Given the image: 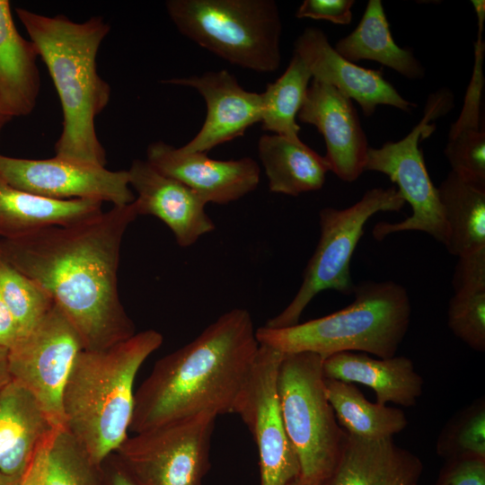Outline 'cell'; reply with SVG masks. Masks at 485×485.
Segmentation results:
<instances>
[{"instance_id":"cell-1","label":"cell","mask_w":485,"mask_h":485,"mask_svg":"<svg viewBox=\"0 0 485 485\" xmlns=\"http://www.w3.org/2000/svg\"><path fill=\"white\" fill-rule=\"evenodd\" d=\"M137 216L132 202L77 225L0 239V258L44 288L83 349L106 348L136 333L119 295L118 269L123 236Z\"/></svg>"},{"instance_id":"cell-2","label":"cell","mask_w":485,"mask_h":485,"mask_svg":"<svg viewBox=\"0 0 485 485\" xmlns=\"http://www.w3.org/2000/svg\"><path fill=\"white\" fill-rule=\"evenodd\" d=\"M251 316L234 308L163 357L135 392L129 430L140 433L203 411L233 413L259 342Z\"/></svg>"},{"instance_id":"cell-3","label":"cell","mask_w":485,"mask_h":485,"mask_svg":"<svg viewBox=\"0 0 485 485\" xmlns=\"http://www.w3.org/2000/svg\"><path fill=\"white\" fill-rule=\"evenodd\" d=\"M16 13L46 65L57 92L63 128L56 156L105 166L95 119L110 98V85L97 72L96 58L110 26L101 17L75 22L64 15L45 16L24 8Z\"/></svg>"},{"instance_id":"cell-4","label":"cell","mask_w":485,"mask_h":485,"mask_svg":"<svg viewBox=\"0 0 485 485\" xmlns=\"http://www.w3.org/2000/svg\"><path fill=\"white\" fill-rule=\"evenodd\" d=\"M163 341L160 332L146 330L77 355L63 391L65 429L94 463L101 465L128 436L136 376Z\"/></svg>"},{"instance_id":"cell-5","label":"cell","mask_w":485,"mask_h":485,"mask_svg":"<svg viewBox=\"0 0 485 485\" xmlns=\"http://www.w3.org/2000/svg\"><path fill=\"white\" fill-rule=\"evenodd\" d=\"M353 294L354 301L335 313L286 328L260 327L256 339L282 354L312 352L323 359L347 351L394 357L410 322L407 290L392 281H364Z\"/></svg>"},{"instance_id":"cell-6","label":"cell","mask_w":485,"mask_h":485,"mask_svg":"<svg viewBox=\"0 0 485 485\" xmlns=\"http://www.w3.org/2000/svg\"><path fill=\"white\" fill-rule=\"evenodd\" d=\"M178 31L225 61L260 73L281 63L282 22L273 0H170Z\"/></svg>"},{"instance_id":"cell-7","label":"cell","mask_w":485,"mask_h":485,"mask_svg":"<svg viewBox=\"0 0 485 485\" xmlns=\"http://www.w3.org/2000/svg\"><path fill=\"white\" fill-rule=\"evenodd\" d=\"M322 362L312 352L283 354L277 380L283 422L300 466L299 478L316 483L331 476L347 436L326 395Z\"/></svg>"},{"instance_id":"cell-8","label":"cell","mask_w":485,"mask_h":485,"mask_svg":"<svg viewBox=\"0 0 485 485\" xmlns=\"http://www.w3.org/2000/svg\"><path fill=\"white\" fill-rule=\"evenodd\" d=\"M405 203L394 187L374 188L347 208H322L319 213L320 239L304 269L303 282L288 305L264 326L278 329L298 323L304 310L322 291L353 294L350 261L365 225L375 214L398 212Z\"/></svg>"},{"instance_id":"cell-9","label":"cell","mask_w":485,"mask_h":485,"mask_svg":"<svg viewBox=\"0 0 485 485\" xmlns=\"http://www.w3.org/2000/svg\"><path fill=\"white\" fill-rule=\"evenodd\" d=\"M451 93L440 90L428 99L420 121L403 138L388 141L378 148H368L365 171L387 175L396 183L405 202L411 206V215L396 222H380L373 229V236L382 241L399 232H423L445 244L446 225L436 188L428 175L422 149L421 138L435 129L434 120L445 115L453 106Z\"/></svg>"},{"instance_id":"cell-10","label":"cell","mask_w":485,"mask_h":485,"mask_svg":"<svg viewBox=\"0 0 485 485\" xmlns=\"http://www.w3.org/2000/svg\"><path fill=\"white\" fill-rule=\"evenodd\" d=\"M217 417L203 411L135 433L114 453L139 485H202Z\"/></svg>"},{"instance_id":"cell-11","label":"cell","mask_w":485,"mask_h":485,"mask_svg":"<svg viewBox=\"0 0 485 485\" xmlns=\"http://www.w3.org/2000/svg\"><path fill=\"white\" fill-rule=\"evenodd\" d=\"M282 357L281 352L260 344L233 410L256 444L260 485H288L300 476L298 459L285 428L278 394Z\"/></svg>"},{"instance_id":"cell-12","label":"cell","mask_w":485,"mask_h":485,"mask_svg":"<svg viewBox=\"0 0 485 485\" xmlns=\"http://www.w3.org/2000/svg\"><path fill=\"white\" fill-rule=\"evenodd\" d=\"M82 349L75 328L54 304L40 322L8 352L11 379L36 398L57 428H65L63 391Z\"/></svg>"},{"instance_id":"cell-13","label":"cell","mask_w":485,"mask_h":485,"mask_svg":"<svg viewBox=\"0 0 485 485\" xmlns=\"http://www.w3.org/2000/svg\"><path fill=\"white\" fill-rule=\"evenodd\" d=\"M0 176L11 186L54 199H94L113 206L134 202L128 170L55 156L34 160L0 154Z\"/></svg>"},{"instance_id":"cell-14","label":"cell","mask_w":485,"mask_h":485,"mask_svg":"<svg viewBox=\"0 0 485 485\" xmlns=\"http://www.w3.org/2000/svg\"><path fill=\"white\" fill-rule=\"evenodd\" d=\"M297 119L314 126L322 135L330 171L347 182L360 177L369 146L348 97L331 85L313 79Z\"/></svg>"},{"instance_id":"cell-15","label":"cell","mask_w":485,"mask_h":485,"mask_svg":"<svg viewBox=\"0 0 485 485\" xmlns=\"http://www.w3.org/2000/svg\"><path fill=\"white\" fill-rule=\"evenodd\" d=\"M146 161L160 172L200 194L207 203L225 205L253 191L260 168L250 157L216 160L206 153H190L163 141L150 144Z\"/></svg>"},{"instance_id":"cell-16","label":"cell","mask_w":485,"mask_h":485,"mask_svg":"<svg viewBox=\"0 0 485 485\" xmlns=\"http://www.w3.org/2000/svg\"><path fill=\"white\" fill-rule=\"evenodd\" d=\"M294 53L306 65L313 79L328 84L356 101L365 116L373 115L379 105L404 112H410L416 107L384 78L383 69H368L347 60L318 28L304 29L294 43Z\"/></svg>"},{"instance_id":"cell-17","label":"cell","mask_w":485,"mask_h":485,"mask_svg":"<svg viewBox=\"0 0 485 485\" xmlns=\"http://www.w3.org/2000/svg\"><path fill=\"white\" fill-rule=\"evenodd\" d=\"M164 83L194 88L206 102L204 123L197 135L181 146L185 152L206 153L242 137L247 128L261 121V93L245 90L226 70L173 78Z\"/></svg>"},{"instance_id":"cell-18","label":"cell","mask_w":485,"mask_h":485,"mask_svg":"<svg viewBox=\"0 0 485 485\" xmlns=\"http://www.w3.org/2000/svg\"><path fill=\"white\" fill-rule=\"evenodd\" d=\"M129 186L137 192V215L153 216L172 232L179 246L186 248L215 230L206 212L207 200L180 181L167 176L146 160H134L128 170Z\"/></svg>"},{"instance_id":"cell-19","label":"cell","mask_w":485,"mask_h":485,"mask_svg":"<svg viewBox=\"0 0 485 485\" xmlns=\"http://www.w3.org/2000/svg\"><path fill=\"white\" fill-rule=\"evenodd\" d=\"M423 470L420 458L392 437L372 440L347 433L326 485H416Z\"/></svg>"},{"instance_id":"cell-20","label":"cell","mask_w":485,"mask_h":485,"mask_svg":"<svg viewBox=\"0 0 485 485\" xmlns=\"http://www.w3.org/2000/svg\"><path fill=\"white\" fill-rule=\"evenodd\" d=\"M59 429L36 398L11 379L0 390V471L22 476L38 448Z\"/></svg>"},{"instance_id":"cell-21","label":"cell","mask_w":485,"mask_h":485,"mask_svg":"<svg viewBox=\"0 0 485 485\" xmlns=\"http://www.w3.org/2000/svg\"><path fill=\"white\" fill-rule=\"evenodd\" d=\"M326 378L361 384L372 389L376 402L412 407L423 392L424 380L406 357L373 358L364 353L340 352L323 359Z\"/></svg>"},{"instance_id":"cell-22","label":"cell","mask_w":485,"mask_h":485,"mask_svg":"<svg viewBox=\"0 0 485 485\" xmlns=\"http://www.w3.org/2000/svg\"><path fill=\"white\" fill-rule=\"evenodd\" d=\"M102 212L94 199H54L11 186L0 176V236L17 239L48 226L88 221Z\"/></svg>"},{"instance_id":"cell-23","label":"cell","mask_w":485,"mask_h":485,"mask_svg":"<svg viewBox=\"0 0 485 485\" xmlns=\"http://www.w3.org/2000/svg\"><path fill=\"white\" fill-rule=\"evenodd\" d=\"M38 57L35 45L17 31L9 1L0 0V105L11 119L35 108L40 86Z\"/></svg>"},{"instance_id":"cell-24","label":"cell","mask_w":485,"mask_h":485,"mask_svg":"<svg viewBox=\"0 0 485 485\" xmlns=\"http://www.w3.org/2000/svg\"><path fill=\"white\" fill-rule=\"evenodd\" d=\"M258 154L273 193L297 197L319 190L330 171L325 157L300 138L264 134L258 142Z\"/></svg>"},{"instance_id":"cell-25","label":"cell","mask_w":485,"mask_h":485,"mask_svg":"<svg viewBox=\"0 0 485 485\" xmlns=\"http://www.w3.org/2000/svg\"><path fill=\"white\" fill-rule=\"evenodd\" d=\"M484 46L481 38L475 44L473 73L458 119L451 126L445 155L462 178L485 187V132L481 127Z\"/></svg>"},{"instance_id":"cell-26","label":"cell","mask_w":485,"mask_h":485,"mask_svg":"<svg viewBox=\"0 0 485 485\" xmlns=\"http://www.w3.org/2000/svg\"><path fill=\"white\" fill-rule=\"evenodd\" d=\"M335 50L348 61L372 60L402 76L416 80L425 76V68L409 48L398 46L391 33L381 0H369L357 26L338 40Z\"/></svg>"},{"instance_id":"cell-27","label":"cell","mask_w":485,"mask_h":485,"mask_svg":"<svg viewBox=\"0 0 485 485\" xmlns=\"http://www.w3.org/2000/svg\"><path fill=\"white\" fill-rule=\"evenodd\" d=\"M446 225L445 246L463 257L485 248V187L450 172L437 188Z\"/></svg>"},{"instance_id":"cell-28","label":"cell","mask_w":485,"mask_h":485,"mask_svg":"<svg viewBox=\"0 0 485 485\" xmlns=\"http://www.w3.org/2000/svg\"><path fill=\"white\" fill-rule=\"evenodd\" d=\"M325 391L340 426L351 436L389 438L408 426L401 410L369 401L354 384L325 377Z\"/></svg>"},{"instance_id":"cell-29","label":"cell","mask_w":485,"mask_h":485,"mask_svg":"<svg viewBox=\"0 0 485 485\" xmlns=\"http://www.w3.org/2000/svg\"><path fill=\"white\" fill-rule=\"evenodd\" d=\"M313 75L304 61L295 53L285 72L266 86L261 93V128L272 134L299 139L296 122Z\"/></svg>"},{"instance_id":"cell-30","label":"cell","mask_w":485,"mask_h":485,"mask_svg":"<svg viewBox=\"0 0 485 485\" xmlns=\"http://www.w3.org/2000/svg\"><path fill=\"white\" fill-rule=\"evenodd\" d=\"M0 294L15 320L20 339L30 333L55 304L43 287L1 258Z\"/></svg>"},{"instance_id":"cell-31","label":"cell","mask_w":485,"mask_h":485,"mask_svg":"<svg viewBox=\"0 0 485 485\" xmlns=\"http://www.w3.org/2000/svg\"><path fill=\"white\" fill-rule=\"evenodd\" d=\"M45 485H105L101 465L65 428L59 429L48 448Z\"/></svg>"},{"instance_id":"cell-32","label":"cell","mask_w":485,"mask_h":485,"mask_svg":"<svg viewBox=\"0 0 485 485\" xmlns=\"http://www.w3.org/2000/svg\"><path fill=\"white\" fill-rule=\"evenodd\" d=\"M445 461L456 458L485 459V399L481 397L459 410L445 425L436 444Z\"/></svg>"},{"instance_id":"cell-33","label":"cell","mask_w":485,"mask_h":485,"mask_svg":"<svg viewBox=\"0 0 485 485\" xmlns=\"http://www.w3.org/2000/svg\"><path fill=\"white\" fill-rule=\"evenodd\" d=\"M451 331L472 349L485 351V286L454 290L448 306Z\"/></svg>"},{"instance_id":"cell-34","label":"cell","mask_w":485,"mask_h":485,"mask_svg":"<svg viewBox=\"0 0 485 485\" xmlns=\"http://www.w3.org/2000/svg\"><path fill=\"white\" fill-rule=\"evenodd\" d=\"M435 485H485V459L469 457L446 460Z\"/></svg>"},{"instance_id":"cell-35","label":"cell","mask_w":485,"mask_h":485,"mask_svg":"<svg viewBox=\"0 0 485 485\" xmlns=\"http://www.w3.org/2000/svg\"><path fill=\"white\" fill-rule=\"evenodd\" d=\"M354 4V0H304L297 8L295 17L348 25L352 20Z\"/></svg>"},{"instance_id":"cell-36","label":"cell","mask_w":485,"mask_h":485,"mask_svg":"<svg viewBox=\"0 0 485 485\" xmlns=\"http://www.w3.org/2000/svg\"><path fill=\"white\" fill-rule=\"evenodd\" d=\"M476 286H485V248L459 257L453 278L454 290Z\"/></svg>"},{"instance_id":"cell-37","label":"cell","mask_w":485,"mask_h":485,"mask_svg":"<svg viewBox=\"0 0 485 485\" xmlns=\"http://www.w3.org/2000/svg\"><path fill=\"white\" fill-rule=\"evenodd\" d=\"M56 433L38 448L20 485H45L48 452Z\"/></svg>"},{"instance_id":"cell-38","label":"cell","mask_w":485,"mask_h":485,"mask_svg":"<svg viewBox=\"0 0 485 485\" xmlns=\"http://www.w3.org/2000/svg\"><path fill=\"white\" fill-rule=\"evenodd\" d=\"M105 485H139L121 463L115 453L101 464Z\"/></svg>"},{"instance_id":"cell-39","label":"cell","mask_w":485,"mask_h":485,"mask_svg":"<svg viewBox=\"0 0 485 485\" xmlns=\"http://www.w3.org/2000/svg\"><path fill=\"white\" fill-rule=\"evenodd\" d=\"M19 339L15 320L0 294V348L10 349Z\"/></svg>"},{"instance_id":"cell-40","label":"cell","mask_w":485,"mask_h":485,"mask_svg":"<svg viewBox=\"0 0 485 485\" xmlns=\"http://www.w3.org/2000/svg\"><path fill=\"white\" fill-rule=\"evenodd\" d=\"M9 349L0 348V390L11 381L8 366Z\"/></svg>"},{"instance_id":"cell-41","label":"cell","mask_w":485,"mask_h":485,"mask_svg":"<svg viewBox=\"0 0 485 485\" xmlns=\"http://www.w3.org/2000/svg\"><path fill=\"white\" fill-rule=\"evenodd\" d=\"M22 476L10 475L0 471V485H20Z\"/></svg>"},{"instance_id":"cell-42","label":"cell","mask_w":485,"mask_h":485,"mask_svg":"<svg viewBox=\"0 0 485 485\" xmlns=\"http://www.w3.org/2000/svg\"><path fill=\"white\" fill-rule=\"evenodd\" d=\"M11 120V119L5 115L0 105V135L4 127Z\"/></svg>"},{"instance_id":"cell-43","label":"cell","mask_w":485,"mask_h":485,"mask_svg":"<svg viewBox=\"0 0 485 485\" xmlns=\"http://www.w3.org/2000/svg\"><path fill=\"white\" fill-rule=\"evenodd\" d=\"M288 485H326V481L325 482H319V483L307 482V481H304L301 480L300 478H297V479L294 480L293 481H291Z\"/></svg>"},{"instance_id":"cell-44","label":"cell","mask_w":485,"mask_h":485,"mask_svg":"<svg viewBox=\"0 0 485 485\" xmlns=\"http://www.w3.org/2000/svg\"><path fill=\"white\" fill-rule=\"evenodd\" d=\"M416 485H419V484H416Z\"/></svg>"}]
</instances>
